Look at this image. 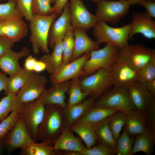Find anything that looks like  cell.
<instances>
[{
  "instance_id": "obj_30",
  "label": "cell",
  "mask_w": 155,
  "mask_h": 155,
  "mask_svg": "<svg viewBox=\"0 0 155 155\" xmlns=\"http://www.w3.org/2000/svg\"><path fill=\"white\" fill-rule=\"evenodd\" d=\"M52 143L41 142H34L21 149V155H54L58 154Z\"/></svg>"
},
{
  "instance_id": "obj_6",
  "label": "cell",
  "mask_w": 155,
  "mask_h": 155,
  "mask_svg": "<svg viewBox=\"0 0 155 155\" xmlns=\"http://www.w3.org/2000/svg\"><path fill=\"white\" fill-rule=\"evenodd\" d=\"M111 67L99 69L93 74L80 80L82 90L89 97L96 99L108 91L113 86Z\"/></svg>"
},
{
  "instance_id": "obj_47",
  "label": "cell",
  "mask_w": 155,
  "mask_h": 155,
  "mask_svg": "<svg viewBox=\"0 0 155 155\" xmlns=\"http://www.w3.org/2000/svg\"><path fill=\"white\" fill-rule=\"evenodd\" d=\"M37 60L30 55L27 56L24 64V68L26 69L33 71L34 67Z\"/></svg>"
},
{
  "instance_id": "obj_45",
  "label": "cell",
  "mask_w": 155,
  "mask_h": 155,
  "mask_svg": "<svg viewBox=\"0 0 155 155\" xmlns=\"http://www.w3.org/2000/svg\"><path fill=\"white\" fill-rule=\"evenodd\" d=\"M138 4L144 7L146 10V12L151 18H155V1L144 0L138 2Z\"/></svg>"
},
{
  "instance_id": "obj_14",
  "label": "cell",
  "mask_w": 155,
  "mask_h": 155,
  "mask_svg": "<svg viewBox=\"0 0 155 155\" xmlns=\"http://www.w3.org/2000/svg\"><path fill=\"white\" fill-rule=\"evenodd\" d=\"M113 86L128 88L137 81V71L118 59L111 67Z\"/></svg>"
},
{
  "instance_id": "obj_33",
  "label": "cell",
  "mask_w": 155,
  "mask_h": 155,
  "mask_svg": "<svg viewBox=\"0 0 155 155\" xmlns=\"http://www.w3.org/2000/svg\"><path fill=\"white\" fill-rule=\"evenodd\" d=\"M119 110L92 107L81 118L92 124L105 119Z\"/></svg>"
},
{
  "instance_id": "obj_35",
  "label": "cell",
  "mask_w": 155,
  "mask_h": 155,
  "mask_svg": "<svg viewBox=\"0 0 155 155\" xmlns=\"http://www.w3.org/2000/svg\"><path fill=\"white\" fill-rule=\"evenodd\" d=\"M134 136L130 137L124 127L122 134L117 140L115 149L117 155H133L131 149L133 145Z\"/></svg>"
},
{
  "instance_id": "obj_40",
  "label": "cell",
  "mask_w": 155,
  "mask_h": 155,
  "mask_svg": "<svg viewBox=\"0 0 155 155\" xmlns=\"http://www.w3.org/2000/svg\"><path fill=\"white\" fill-rule=\"evenodd\" d=\"M20 116L17 113L12 111L5 119L0 122V141L4 139L15 126Z\"/></svg>"
},
{
  "instance_id": "obj_19",
  "label": "cell",
  "mask_w": 155,
  "mask_h": 155,
  "mask_svg": "<svg viewBox=\"0 0 155 155\" xmlns=\"http://www.w3.org/2000/svg\"><path fill=\"white\" fill-rule=\"evenodd\" d=\"M73 28L74 46L71 61L84 54L99 48V44L91 39L86 31L80 28Z\"/></svg>"
},
{
  "instance_id": "obj_21",
  "label": "cell",
  "mask_w": 155,
  "mask_h": 155,
  "mask_svg": "<svg viewBox=\"0 0 155 155\" xmlns=\"http://www.w3.org/2000/svg\"><path fill=\"white\" fill-rule=\"evenodd\" d=\"M69 128L65 127L60 135L53 142L55 150L80 152L86 147L76 137Z\"/></svg>"
},
{
  "instance_id": "obj_23",
  "label": "cell",
  "mask_w": 155,
  "mask_h": 155,
  "mask_svg": "<svg viewBox=\"0 0 155 155\" xmlns=\"http://www.w3.org/2000/svg\"><path fill=\"white\" fill-rule=\"evenodd\" d=\"M124 126L130 137L136 136L148 130L143 112L135 109H131L126 113Z\"/></svg>"
},
{
  "instance_id": "obj_39",
  "label": "cell",
  "mask_w": 155,
  "mask_h": 155,
  "mask_svg": "<svg viewBox=\"0 0 155 155\" xmlns=\"http://www.w3.org/2000/svg\"><path fill=\"white\" fill-rule=\"evenodd\" d=\"M16 5V2L12 1L0 4V19L5 21L22 19L23 16L17 9Z\"/></svg>"
},
{
  "instance_id": "obj_49",
  "label": "cell",
  "mask_w": 155,
  "mask_h": 155,
  "mask_svg": "<svg viewBox=\"0 0 155 155\" xmlns=\"http://www.w3.org/2000/svg\"><path fill=\"white\" fill-rule=\"evenodd\" d=\"M45 64L41 60H37L34 67L33 71L40 73L46 70Z\"/></svg>"
},
{
  "instance_id": "obj_37",
  "label": "cell",
  "mask_w": 155,
  "mask_h": 155,
  "mask_svg": "<svg viewBox=\"0 0 155 155\" xmlns=\"http://www.w3.org/2000/svg\"><path fill=\"white\" fill-rule=\"evenodd\" d=\"M67 155H115V150L102 143L94 145L90 149L86 148L80 152H68Z\"/></svg>"
},
{
  "instance_id": "obj_2",
  "label": "cell",
  "mask_w": 155,
  "mask_h": 155,
  "mask_svg": "<svg viewBox=\"0 0 155 155\" xmlns=\"http://www.w3.org/2000/svg\"><path fill=\"white\" fill-rule=\"evenodd\" d=\"M57 15L54 13L46 15L33 13L29 21L31 32L30 39L34 54H38L40 50L46 54L49 53V34L51 25Z\"/></svg>"
},
{
  "instance_id": "obj_43",
  "label": "cell",
  "mask_w": 155,
  "mask_h": 155,
  "mask_svg": "<svg viewBox=\"0 0 155 155\" xmlns=\"http://www.w3.org/2000/svg\"><path fill=\"white\" fill-rule=\"evenodd\" d=\"M143 112L148 130L155 131V97L153 98L150 105Z\"/></svg>"
},
{
  "instance_id": "obj_31",
  "label": "cell",
  "mask_w": 155,
  "mask_h": 155,
  "mask_svg": "<svg viewBox=\"0 0 155 155\" xmlns=\"http://www.w3.org/2000/svg\"><path fill=\"white\" fill-rule=\"evenodd\" d=\"M80 77H78L71 80L68 89L69 98L67 107H69L79 103L88 96V94L83 92L80 84Z\"/></svg>"
},
{
  "instance_id": "obj_13",
  "label": "cell",
  "mask_w": 155,
  "mask_h": 155,
  "mask_svg": "<svg viewBox=\"0 0 155 155\" xmlns=\"http://www.w3.org/2000/svg\"><path fill=\"white\" fill-rule=\"evenodd\" d=\"M90 52L86 53L69 63L60 66L50 74V80L52 84L71 80L80 77L83 66L89 58Z\"/></svg>"
},
{
  "instance_id": "obj_15",
  "label": "cell",
  "mask_w": 155,
  "mask_h": 155,
  "mask_svg": "<svg viewBox=\"0 0 155 155\" xmlns=\"http://www.w3.org/2000/svg\"><path fill=\"white\" fill-rule=\"evenodd\" d=\"M130 25L129 40L136 34H140L146 38H155V22L146 12H134Z\"/></svg>"
},
{
  "instance_id": "obj_9",
  "label": "cell",
  "mask_w": 155,
  "mask_h": 155,
  "mask_svg": "<svg viewBox=\"0 0 155 155\" xmlns=\"http://www.w3.org/2000/svg\"><path fill=\"white\" fill-rule=\"evenodd\" d=\"M154 50L140 44H128L119 49L118 59L138 72L150 60Z\"/></svg>"
},
{
  "instance_id": "obj_5",
  "label": "cell",
  "mask_w": 155,
  "mask_h": 155,
  "mask_svg": "<svg viewBox=\"0 0 155 155\" xmlns=\"http://www.w3.org/2000/svg\"><path fill=\"white\" fill-rule=\"evenodd\" d=\"M113 87L98 98L92 107L117 109L126 113L135 109L127 88Z\"/></svg>"
},
{
  "instance_id": "obj_8",
  "label": "cell",
  "mask_w": 155,
  "mask_h": 155,
  "mask_svg": "<svg viewBox=\"0 0 155 155\" xmlns=\"http://www.w3.org/2000/svg\"><path fill=\"white\" fill-rule=\"evenodd\" d=\"M45 106L37 100L23 103L19 114L22 118L31 138L36 142V135L39 126L43 118Z\"/></svg>"
},
{
  "instance_id": "obj_20",
  "label": "cell",
  "mask_w": 155,
  "mask_h": 155,
  "mask_svg": "<svg viewBox=\"0 0 155 155\" xmlns=\"http://www.w3.org/2000/svg\"><path fill=\"white\" fill-rule=\"evenodd\" d=\"M30 51L24 47L19 51L15 52L11 49L7 51L0 57V69L3 73L10 76L17 73L22 69L19 63L22 58L27 57Z\"/></svg>"
},
{
  "instance_id": "obj_1",
  "label": "cell",
  "mask_w": 155,
  "mask_h": 155,
  "mask_svg": "<svg viewBox=\"0 0 155 155\" xmlns=\"http://www.w3.org/2000/svg\"><path fill=\"white\" fill-rule=\"evenodd\" d=\"M65 127L64 109L56 105H46L36 135L37 140L53 143Z\"/></svg>"
},
{
  "instance_id": "obj_18",
  "label": "cell",
  "mask_w": 155,
  "mask_h": 155,
  "mask_svg": "<svg viewBox=\"0 0 155 155\" xmlns=\"http://www.w3.org/2000/svg\"><path fill=\"white\" fill-rule=\"evenodd\" d=\"M129 98L135 109L143 112L151 103L153 97L145 83L136 81L127 88Z\"/></svg>"
},
{
  "instance_id": "obj_3",
  "label": "cell",
  "mask_w": 155,
  "mask_h": 155,
  "mask_svg": "<svg viewBox=\"0 0 155 155\" xmlns=\"http://www.w3.org/2000/svg\"><path fill=\"white\" fill-rule=\"evenodd\" d=\"M130 27V24H128L114 28L98 21L92 28L93 34L99 44H108L120 49L128 44Z\"/></svg>"
},
{
  "instance_id": "obj_17",
  "label": "cell",
  "mask_w": 155,
  "mask_h": 155,
  "mask_svg": "<svg viewBox=\"0 0 155 155\" xmlns=\"http://www.w3.org/2000/svg\"><path fill=\"white\" fill-rule=\"evenodd\" d=\"M73 29L71 23L69 2L64 7L60 16L53 22L51 26L48 37V44L53 48L58 41L62 40L66 33Z\"/></svg>"
},
{
  "instance_id": "obj_41",
  "label": "cell",
  "mask_w": 155,
  "mask_h": 155,
  "mask_svg": "<svg viewBox=\"0 0 155 155\" xmlns=\"http://www.w3.org/2000/svg\"><path fill=\"white\" fill-rule=\"evenodd\" d=\"M51 0H33L32 11L33 13L46 15L52 13Z\"/></svg>"
},
{
  "instance_id": "obj_29",
  "label": "cell",
  "mask_w": 155,
  "mask_h": 155,
  "mask_svg": "<svg viewBox=\"0 0 155 155\" xmlns=\"http://www.w3.org/2000/svg\"><path fill=\"white\" fill-rule=\"evenodd\" d=\"M53 52L42 56L40 60L45 64L46 70L50 74L61 66L63 58L62 40L58 41L53 47Z\"/></svg>"
},
{
  "instance_id": "obj_10",
  "label": "cell",
  "mask_w": 155,
  "mask_h": 155,
  "mask_svg": "<svg viewBox=\"0 0 155 155\" xmlns=\"http://www.w3.org/2000/svg\"><path fill=\"white\" fill-rule=\"evenodd\" d=\"M69 17L73 27L86 31L93 28L98 21L95 15L91 13L82 0H69Z\"/></svg>"
},
{
  "instance_id": "obj_34",
  "label": "cell",
  "mask_w": 155,
  "mask_h": 155,
  "mask_svg": "<svg viewBox=\"0 0 155 155\" xmlns=\"http://www.w3.org/2000/svg\"><path fill=\"white\" fill-rule=\"evenodd\" d=\"M126 118V113L120 110L116 112L110 117L109 126L114 138L116 141L125 126Z\"/></svg>"
},
{
  "instance_id": "obj_7",
  "label": "cell",
  "mask_w": 155,
  "mask_h": 155,
  "mask_svg": "<svg viewBox=\"0 0 155 155\" xmlns=\"http://www.w3.org/2000/svg\"><path fill=\"white\" fill-rule=\"evenodd\" d=\"M97 3L95 15L98 21L113 25L118 23L128 13L131 5L126 0H100Z\"/></svg>"
},
{
  "instance_id": "obj_25",
  "label": "cell",
  "mask_w": 155,
  "mask_h": 155,
  "mask_svg": "<svg viewBox=\"0 0 155 155\" xmlns=\"http://www.w3.org/2000/svg\"><path fill=\"white\" fill-rule=\"evenodd\" d=\"M69 128L80 136L87 149H90L95 145L98 140L91 125L82 118L76 121Z\"/></svg>"
},
{
  "instance_id": "obj_44",
  "label": "cell",
  "mask_w": 155,
  "mask_h": 155,
  "mask_svg": "<svg viewBox=\"0 0 155 155\" xmlns=\"http://www.w3.org/2000/svg\"><path fill=\"white\" fill-rule=\"evenodd\" d=\"M14 42L3 36H0V57L11 49Z\"/></svg>"
},
{
  "instance_id": "obj_26",
  "label": "cell",
  "mask_w": 155,
  "mask_h": 155,
  "mask_svg": "<svg viewBox=\"0 0 155 155\" xmlns=\"http://www.w3.org/2000/svg\"><path fill=\"white\" fill-rule=\"evenodd\" d=\"M135 136L131 149L133 155L139 152L152 155L155 144V131L148 130Z\"/></svg>"
},
{
  "instance_id": "obj_12",
  "label": "cell",
  "mask_w": 155,
  "mask_h": 155,
  "mask_svg": "<svg viewBox=\"0 0 155 155\" xmlns=\"http://www.w3.org/2000/svg\"><path fill=\"white\" fill-rule=\"evenodd\" d=\"M4 140L6 146V152L8 154H10L17 149H21L35 142L31 138L20 116Z\"/></svg>"
},
{
  "instance_id": "obj_52",
  "label": "cell",
  "mask_w": 155,
  "mask_h": 155,
  "mask_svg": "<svg viewBox=\"0 0 155 155\" xmlns=\"http://www.w3.org/2000/svg\"><path fill=\"white\" fill-rule=\"evenodd\" d=\"M129 2L131 5H133L137 4L138 2L144 0H148L151 1H154V0H126Z\"/></svg>"
},
{
  "instance_id": "obj_28",
  "label": "cell",
  "mask_w": 155,
  "mask_h": 155,
  "mask_svg": "<svg viewBox=\"0 0 155 155\" xmlns=\"http://www.w3.org/2000/svg\"><path fill=\"white\" fill-rule=\"evenodd\" d=\"M23 103L16 94L9 92L0 100V122L5 119L12 111L19 114Z\"/></svg>"
},
{
  "instance_id": "obj_11",
  "label": "cell",
  "mask_w": 155,
  "mask_h": 155,
  "mask_svg": "<svg viewBox=\"0 0 155 155\" xmlns=\"http://www.w3.org/2000/svg\"><path fill=\"white\" fill-rule=\"evenodd\" d=\"M48 82L44 75L32 71L17 95L22 103L33 102L39 98L46 88Z\"/></svg>"
},
{
  "instance_id": "obj_55",
  "label": "cell",
  "mask_w": 155,
  "mask_h": 155,
  "mask_svg": "<svg viewBox=\"0 0 155 155\" xmlns=\"http://www.w3.org/2000/svg\"><path fill=\"white\" fill-rule=\"evenodd\" d=\"M52 3H54L56 0H51Z\"/></svg>"
},
{
  "instance_id": "obj_16",
  "label": "cell",
  "mask_w": 155,
  "mask_h": 155,
  "mask_svg": "<svg viewBox=\"0 0 155 155\" xmlns=\"http://www.w3.org/2000/svg\"><path fill=\"white\" fill-rule=\"evenodd\" d=\"M71 80L58 83L50 88H45L37 100L45 106L56 105L65 109L67 105L65 94L68 92Z\"/></svg>"
},
{
  "instance_id": "obj_51",
  "label": "cell",
  "mask_w": 155,
  "mask_h": 155,
  "mask_svg": "<svg viewBox=\"0 0 155 155\" xmlns=\"http://www.w3.org/2000/svg\"><path fill=\"white\" fill-rule=\"evenodd\" d=\"M6 152V146L4 139L0 141V155Z\"/></svg>"
},
{
  "instance_id": "obj_53",
  "label": "cell",
  "mask_w": 155,
  "mask_h": 155,
  "mask_svg": "<svg viewBox=\"0 0 155 155\" xmlns=\"http://www.w3.org/2000/svg\"><path fill=\"white\" fill-rule=\"evenodd\" d=\"M3 21H4L0 19V36H3L2 32V26Z\"/></svg>"
},
{
  "instance_id": "obj_42",
  "label": "cell",
  "mask_w": 155,
  "mask_h": 155,
  "mask_svg": "<svg viewBox=\"0 0 155 155\" xmlns=\"http://www.w3.org/2000/svg\"><path fill=\"white\" fill-rule=\"evenodd\" d=\"M33 0H17L16 8L26 20L29 21L32 18Z\"/></svg>"
},
{
  "instance_id": "obj_48",
  "label": "cell",
  "mask_w": 155,
  "mask_h": 155,
  "mask_svg": "<svg viewBox=\"0 0 155 155\" xmlns=\"http://www.w3.org/2000/svg\"><path fill=\"white\" fill-rule=\"evenodd\" d=\"M7 79L8 77L5 73H0V92L4 90L5 95L9 92L7 88Z\"/></svg>"
},
{
  "instance_id": "obj_57",
  "label": "cell",
  "mask_w": 155,
  "mask_h": 155,
  "mask_svg": "<svg viewBox=\"0 0 155 155\" xmlns=\"http://www.w3.org/2000/svg\"><path fill=\"white\" fill-rule=\"evenodd\" d=\"M0 73H1V72H0Z\"/></svg>"
},
{
  "instance_id": "obj_22",
  "label": "cell",
  "mask_w": 155,
  "mask_h": 155,
  "mask_svg": "<svg viewBox=\"0 0 155 155\" xmlns=\"http://www.w3.org/2000/svg\"><path fill=\"white\" fill-rule=\"evenodd\" d=\"M28 27L22 19H14L3 21L2 26V35L14 43L18 42L27 35Z\"/></svg>"
},
{
  "instance_id": "obj_38",
  "label": "cell",
  "mask_w": 155,
  "mask_h": 155,
  "mask_svg": "<svg viewBox=\"0 0 155 155\" xmlns=\"http://www.w3.org/2000/svg\"><path fill=\"white\" fill-rule=\"evenodd\" d=\"M74 46V39L73 29L68 30L63 38L62 61L60 66L70 62L73 51Z\"/></svg>"
},
{
  "instance_id": "obj_27",
  "label": "cell",
  "mask_w": 155,
  "mask_h": 155,
  "mask_svg": "<svg viewBox=\"0 0 155 155\" xmlns=\"http://www.w3.org/2000/svg\"><path fill=\"white\" fill-rule=\"evenodd\" d=\"M110 117L90 125L100 143L115 150L117 141L114 138L109 126Z\"/></svg>"
},
{
  "instance_id": "obj_56",
  "label": "cell",
  "mask_w": 155,
  "mask_h": 155,
  "mask_svg": "<svg viewBox=\"0 0 155 155\" xmlns=\"http://www.w3.org/2000/svg\"><path fill=\"white\" fill-rule=\"evenodd\" d=\"M2 0H0V1H2ZM8 1H14L16 2L17 0H8Z\"/></svg>"
},
{
  "instance_id": "obj_32",
  "label": "cell",
  "mask_w": 155,
  "mask_h": 155,
  "mask_svg": "<svg viewBox=\"0 0 155 155\" xmlns=\"http://www.w3.org/2000/svg\"><path fill=\"white\" fill-rule=\"evenodd\" d=\"M32 72L23 68L19 73L8 78L7 88L8 91L17 94L25 85Z\"/></svg>"
},
{
  "instance_id": "obj_46",
  "label": "cell",
  "mask_w": 155,
  "mask_h": 155,
  "mask_svg": "<svg viewBox=\"0 0 155 155\" xmlns=\"http://www.w3.org/2000/svg\"><path fill=\"white\" fill-rule=\"evenodd\" d=\"M69 0H56L54 5L52 7V13H56L57 15L60 14Z\"/></svg>"
},
{
  "instance_id": "obj_50",
  "label": "cell",
  "mask_w": 155,
  "mask_h": 155,
  "mask_svg": "<svg viewBox=\"0 0 155 155\" xmlns=\"http://www.w3.org/2000/svg\"><path fill=\"white\" fill-rule=\"evenodd\" d=\"M146 86L152 96L155 97V79L145 83Z\"/></svg>"
},
{
  "instance_id": "obj_36",
  "label": "cell",
  "mask_w": 155,
  "mask_h": 155,
  "mask_svg": "<svg viewBox=\"0 0 155 155\" xmlns=\"http://www.w3.org/2000/svg\"><path fill=\"white\" fill-rule=\"evenodd\" d=\"M155 79V50L150 60L137 72V81L142 83Z\"/></svg>"
},
{
  "instance_id": "obj_54",
  "label": "cell",
  "mask_w": 155,
  "mask_h": 155,
  "mask_svg": "<svg viewBox=\"0 0 155 155\" xmlns=\"http://www.w3.org/2000/svg\"><path fill=\"white\" fill-rule=\"evenodd\" d=\"M91 0L93 2L97 3L100 0Z\"/></svg>"
},
{
  "instance_id": "obj_24",
  "label": "cell",
  "mask_w": 155,
  "mask_h": 155,
  "mask_svg": "<svg viewBox=\"0 0 155 155\" xmlns=\"http://www.w3.org/2000/svg\"><path fill=\"white\" fill-rule=\"evenodd\" d=\"M96 98L89 97L81 102L64 109L65 126L69 128L82 117L92 107Z\"/></svg>"
},
{
  "instance_id": "obj_4",
  "label": "cell",
  "mask_w": 155,
  "mask_h": 155,
  "mask_svg": "<svg viewBox=\"0 0 155 155\" xmlns=\"http://www.w3.org/2000/svg\"><path fill=\"white\" fill-rule=\"evenodd\" d=\"M119 49L106 44L100 49L90 52L89 58L84 64L80 77H85L102 68H110L117 60Z\"/></svg>"
}]
</instances>
